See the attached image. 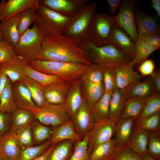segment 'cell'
Here are the masks:
<instances>
[{"instance_id":"obj_38","label":"cell","mask_w":160,"mask_h":160,"mask_svg":"<svg viewBox=\"0 0 160 160\" xmlns=\"http://www.w3.org/2000/svg\"><path fill=\"white\" fill-rule=\"evenodd\" d=\"M135 44V53L134 57L130 62L134 67L139 65L153 52L159 49L144 41Z\"/></svg>"},{"instance_id":"obj_16","label":"cell","mask_w":160,"mask_h":160,"mask_svg":"<svg viewBox=\"0 0 160 160\" xmlns=\"http://www.w3.org/2000/svg\"><path fill=\"white\" fill-rule=\"evenodd\" d=\"M117 89H123L130 84L139 81L142 76L133 69L130 62L113 67Z\"/></svg>"},{"instance_id":"obj_35","label":"cell","mask_w":160,"mask_h":160,"mask_svg":"<svg viewBox=\"0 0 160 160\" xmlns=\"http://www.w3.org/2000/svg\"><path fill=\"white\" fill-rule=\"evenodd\" d=\"M111 95V94L104 92L101 98L91 108L95 121L109 118Z\"/></svg>"},{"instance_id":"obj_58","label":"cell","mask_w":160,"mask_h":160,"mask_svg":"<svg viewBox=\"0 0 160 160\" xmlns=\"http://www.w3.org/2000/svg\"><path fill=\"white\" fill-rule=\"evenodd\" d=\"M143 160H156L151 156L148 153H146L142 156Z\"/></svg>"},{"instance_id":"obj_21","label":"cell","mask_w":160,"mask_h":160,"mask_svg":"<svg viewBox=\"0 0 160 160\" xmlns=\"http://www.w3.org/2000/svg\"><path fill=\"white\" fill-rule=\"evenodd\" d=\"M83 97L81 82L79 79L73 82L63 104L71 120L81 105Z\"/></svg>"},{"instance_id":"obj_44","label":"cell","mask_w":160,"mask_h":160,"mask_svg":"<svg viewBox=\"0 0 160 160\" xmlns=\"http://www.w3.org/2000/svg\"><path fill=\"white\" fill-rule=\"evenodd\" d=\"M159 111L160 95L156 92L148 97L143 109L137 119L145 118Z\"/></svg>"},{"instance_id":"obj_48","label":"cell","mask_w":160,"mask_h":160,"mask_svg":"<svg viewBox=\"0 0 160 160\" xmlns=\"http://www.w3.org/2000/svg\"><path fill=\"white\" fill-rule=\"evenodd\" d=\"M103 82L104 92L112 94L116 89L113 67L104 68Z\"/></svg>"},{"instance_id":"obj_23","label":"cell","mask_w":160,"mask_h":160,"mask_svg":"<svg viewBox=\"0 0 160 160\" xmlns=\"http://www.w3.org/2000/svg\"><path fill=\"white\" fill-rule=\"evenodd\" d=\"M20 15V14L0 23V29L3 41L14 47L20 38L17 27Z\"/></svg>"},{"instance_id":"obj_30","label":"cell","mask_w":160,"mask_h":160,"mask_svg":"<svg viewBox=\"0 0 160 160\" xmlns=\"http://www.w3.org/2000/svg\"><path fill=\"white\" fill-rule=\"evenodd\" d=\"M11 114L12 122L10 130L11 131H15L30 124L35 120L34 114L32 111L17 107Z\"/></svg>"},{"instance_id":"obj_61","label":"cell","mask_w":160,"mask_h":160,"mask_svg":"<svg viewBox=\"0 0 160 160\" xmlns=\"http://www.w3.org/2000/svg\"><path fill=\"white\" fill-rule=\"evenodd\" d=\"M3 156L0 148V159Z\"/></svg>"},{"instance_id":"obj_4","label":"cell","mask_w":160,"mask_h":160,"mask_svg":"<svg viewBox=\"0 0 160 160\" xmlns=\"http://www.w3.org/2000/svg\"><path fill=\"white\" fill-rule=\"evenodd\" d=\"M96 7L94 3L85 4L72 17L63 34L80 45L88 40L89 28Z\"/></svg>"},{"instance_id":"obj_3","label":"cell","mask_w":160,"mask_h":160,"mask_svg":"<svg viewBox=\"0 0 160 160\" xmlns=\"http://www.w3.org/2000/svg\"><path fill=\"white\" fill-rule=\"evenodd\" d=\"M29 64L38 71L56 75L71 81L80 79L90 66L76 63L36 60L30 61Z\"/></svg>"},{"instance_id":"obj_60","label":"cell","mask_w":160,"mask_h":160,"mask_svg":"<svg viewBox=\"0 0 160 160\" xmlns=\"http://www.w3.org/2000/svg\"><path fill=\"white\" fill-rule=\"evenodd\" d=\"M0 160H10L9 159H7V158L4 157V156L2 157L0 159Z\"/></svg>"},{"instance_id":"obj_32","label":"cell","mask_w":160,"mask_h":160,"mask_svg":"<svg viewBox=\"0 0 160 160\" xmlns=\"http://www.w3.org/2000/svg\"><path fill=\"white\" fill-rule=\"evenodd\" d=\"M74 142L66 140L55 144L47 160H69L73 152Z\"/></svg>"},{"instance_id":"obj_33","label":"cell","mask_w":160,"mask_h":160,"mask_svg":"<svg viewBox=\"0 0 160 160\" xmlns=\"http://www.w3.org/2000/svg\"><path fill=\"white\" fill-rule=\"evenodd\" d=\"M17 108L12 88V83L8 78L0 98V111L11 114Z\"/></svg>"},{"instance_id":"obj_49","label":"cell","mask_w":160,"mask_h":160,"mask_svg":"<svg viewBox=\"0 0 160 160\" xmlns=\"http://www.w3.org/2000/svg\"><path fill=\"white\" fill-rule=\"evenodd\" d=\"M16 55L14 47L4 41L0 42V64L9 61Z\"/></svg>"},{"instance_id":"obj_34","label":"cell","mask_w":160,"mask_h":160,"mask_svg":"<svg viewBox=\"0 0 160 160\" xmlns=\"http://www.w3.org/2000/svg\"><path fill=\"white\" fill-rule=\"evenodd\" d=\"M115 138L101 144L91 152L89 160H107L117 148Z\"/></svg>"},{"instance_id":"obj_45","label":"cell","mask_w":160,"mask_h":160,"mask_svg":"<svg viewBox=\"0 0 160 160\" xmlns=\"http://www.w3.org/2000/svg\"><path fill=\"white\" fill-rule=\"evenodd\" d=\"M89 133L84 138L76 142L69 160H89L88 151Z\"/></svg>"},{"instance_id":"obj_55","label":"cell","mask_w":160,"mask_h":160,"mask_svg":"<svg viewBox=\"0 0 160 160\" xmlns=\"http://www.w3.org/2000/svg\"><path fill=\"white\" fill-rule=\"evenodd\" d=\"M8 77L4 73L0 72V98L1 94L6 85Z\"/></svg>"},{"instance_id":"obj_6","label":"cell","mask_w":160,"mask_h":160,"mask_svg":"<svg viewBox=\"0 0 160 160\" xmlns=\"http://www.w3.org/2000/svg\"><path fill=\"white\" fill-rule=\"evenodd\" d=\"M114 17L103 13L95 14L92 20L88 40L96 46L108 43L109 39L116 25Z\"/></svg>"},{"instance_id":"obj_59","label":"cell","mask_w":160,"mask_h":160,"mask_svg":"<svg viewBox=\"0 0 160 160\" xmlns=\"http://www.w3.org/2000/svg\"><path fill=\"white\" fill-rule=\"evenodd\" d=\"M3 41L1 32L0 29V42Z\"/></svg>"},{"instance_id":"obj_25","label":"cell","mask_w":160,"mask_h":160,"mask_svg":"<svg viewBox=\"0 0 160 160\" xmlns=\"http://www.w3.org/2000/svg\"><path fill=\"white\" fill-rule=\"evenodd\" d=\"M124 89L127 98L133 97H148L156 92L151 79L135 82Z\"/></svg>"},{"instance_id":"obj_9","label":"cell","mask_w":160,"mask_h":160,"mask_svg":"<svg viewBox=\"0 0 160 160\" xmlns=\"http://www.w3.org/2000/svg\"><path fill=\"white\" fill-rule=\"evenodd\" d=\"M115 125L116 123L109 118L95 121L89 133V154L97 146L112 139L115 132Z\"/></svg>"},{"instance_id":"obj_5","label":"cell","mask_w":160,"mask_h":160,"mask_svg":"<svg viewBox=\"0 0 160 160\" xmlns=\"http://www.w3.org/2000/svg\"><path fill=\"white\" fill-rule=\"evenodd\" d=\"M42 31L36 23L20 37L14 47L16 55L30 62L35 60L40 52L44 39Z\"/></svg>"},{"instance_id":"obj_28","label":"cell","mask_w":160,"mask_h":160,"mask_svg":"<svg viewBox=\"0 0 160 160\" xmlns=\"http://www.w3.org/2000/svg\"><path fill=\"white\" fill-rule=\"evenodd\" d=\"M149 132L135 126L129 145L131 148L141 156L147 153Z\"/></svg>"},{"instance_id":"obj_40","label":"cell","mask_w":160,"mask_h":160,"mask_svg":"<svg viewBox=\"0 0 160 160\" xmlns=\"http://www.w3.org/2000/svg\"><path fill=\"white\" fill-rule=\"evenodd\" d=\"M37 17L36 10L32 8L27 9L20 14L17 25L20 37L31 24L36 22Z\"/></svg>"},{"instance_id":"obj_13","label":"cell","mask_w":160,"mask_h":160,"mask_svg":"<svg viewBox=\"0 0 160 160\" xmlns=\"http://www.w3.org/2000/svg\"><path fill=\"white\" fill-rule=\"evenodd\" d=\"M89 0H41L39 4L64 15L72 17Z\"/></svg>"},{"instance_id":"obj_46","label":"cell","mask_w":160,"mask_h":160,"mask_svg":"<svg viewBox=\"0 0 160 160\" xmlns=\"http://www.w3.org/2000/svg\"><path fill=\"white\" fill-rule=\"evenodd\" d=\"M160 132H149L147 152L156 160H160Z\"/></svg>"},{"instance_id":"obj_31","label":"cell","mask_w":160,"mask_h":160,"mask_svg":"<svg viewBox=\"0 0 160 160\" xmlns=\"http://www.w3.org/2000/svg\"><path fill=\"white\" fill-rule=\"evenodd\" d=\"M30 125L33 144L40 145L51 139L53 134L51 127L36 119Z\"/></svg>"},{"instance_id":"obj_15","label":"cell","mask_w":160,"mask_h":160,"mask_svg":"<svg viewBox=\"0 0 160 160\" xmlns=\"http://www.w3.org/2000/svg\"><path fill=\"white\" fill-rule=\"evenodd\" d=\"M29 62L16 55L9 61L0 64V72L5 73L12 83L22 81L26 76L24 70Z\"/></svg>"},{"instance_id":"obj_24","label":"cell","mask_w":160,"mask_h":160,"mask_svg":"<svg viewBox=\"0 0 160 160\" xmlns=\"http://www.w3.org/2000/svg\"><path fill=\"white\" fill-rule=\"evenodd\" d=\"M135 120L132 118L120 119L116 123L115 138L117 147L128 143L132 136Z\"/></svg>"},{"instance_id":"obj_51","label":"cell","mask_w":160,"mask_h":160,"mask_svg":"<svg viewBox=\"0 0 160 160\" xmlns=\"http://www.w3.org/2000/svg\"><path fill=\"white\" fill-rule=\"evenodd\" d=\"M155 65L153 60L146 59L139 66L138 69L141 76H145L151 75L154 71Z\"/></svg>"},{"instance_id":"obj_56","label":"cell","mask_w":160,"mask_h":160,"mask_svg":"<svg viewBox=\"0 0 160 160\" xmlns=\"http://www.w3.org/2000/svg\"><path fill=\"white\" fill-rule=\"evenodd\" d=\"M55 144H52L44 152L36 158L34 160H47L49 155Z\"/></svg>"},{"instance_id":"obj_22","label":"cell","mask_w":160,"mask_h":160,"mask_svg":"<svg viewBox=\"0 0 160 160\" xmlns=\"http://www.w3.org/2000/svg\"><path fill=\"white\" fill-rule=\"evenodd\" d=\"M51 127L53 131L50 139L52 144H55L66 140L75 142L81 139L75 129L72 120L58 127Z\"/></svg>"},{"instance_id":"obj_57","label":"cell","mask_w":160,"mask_h":160,"mask_svg":"<svg viewBox=\"0 0 160 160\" xmlns=\"http://www.w3.org/2000/svg\"><path fill=\"white\" fill-rule=\"evenodd\" d=\"M152 7L156 12L157 15L160 17V0H152Z\"/></svg>"},{"instance_id":"obj_53","label":"cell","mask_w":160,"mask_h":160,"mask_svg":"<svg viewBox=\"0 0 160 160\" xmlns=\"http://www.w3.org/2000/svg\"><path fill=\"white\" fill-rule=\"evenodd\" d=\"M151 80L157 92H160V71L158 69L154 71L151 75Z\"/></svg>"},{"instance_id":"obj_17","label":"cell","mask_w":160,"mask_h":160,"mask_svg":"<svg viewBox=\"0 0 160 160\" xmlns=\"http://www.w3.org/2000/svg\"><path fill=\"white\" fill-rule=\"evenodd\" d=\"M36 11L45 22L62 33L72 17L64 15L40 4Z\"/></svg>"},{"instance_id":"obj_52","label":"cell","mask_w":160,"mask_h":160,"mask_svg":"<svg viewBox=\"0 0 160 160\" xmlns=\"http://www.w3.org/2000/svg\"><path fill=\"white\" fill-rule=\"evenodd\" d=\"M143 40L159 49L160 47V32L151 34L146 37Z\"/></svg>"},{"instance_id":"obj_41","label":"cell","mask_w":160,"mask_h":160,"mask_svg":"<svg viewBox=\"0 0 160 160\" xmlns=\"http://www.w3.org/2000/svg\"><path fill=\"white\" fill-rule=\"evenodd\" d=\"M51 144L49 140L37 146L22 149L18 160H34L44 152Z\"/></svg>"},{"instance_id":"obj_47","label":"cell","mask_w":160,"mask_h":160,"mask_svg":"<svg viewBox=\"0 0 160 160\" xmlns=\"http://www.w3.org/2000/svg\"><path fill=\"white\" fill-rule=\"evenodd\" d=\"M15 132L17 137L18 144L21 149L33 146L30 124L19 128Z\"/></svg>"},{"instance_id":"obj_43","label":"cell","mask_w":160,"mask_h":160,"mask_svg":"<svg viewBox=\"0 0 160 160\" xmlns=\"http://www.w3.org/2000/svg\"><path fill=\"white\" fill-rule=\"evenodd\" d=\"M107 160H143L142 157L133 151L129 143L117 147Z\"/></svg>"},{"instance_id":"obj_12","label":"cell","mask_w":160,"mask_h":160,"mask_svg":"<svg viewBox=\"0 0 160 160\" xmlns=\"http://www.w3.org/2000/svg\"><path fill=\"white\" fill-rule=\"evenodd\" d=\"M39 0H3L0 4V20L4 21L20 14L24 10L32 8L37 9Z\"/></svg>"},{"instance_id":"obj_39","label":"cell","mask_w":160,"mask_h":160,"mask_svg":"<svg viewBox=\"0 0 160 160\" xmlns=\"http://www.w3.org/2000/svg\"><path fill=\"white\" fill-rule=\"evenodd\" d=\"M135 126L149 132H160V111L145 118L137 120L135 121Z\"/></svg>"},{"instance_id":"obj_26","label":"cell","mask_w":160,"mask_h":160,"mask_svg":"<svg viewBox=\"0 0 160 160\" xmlns=\"http://www.w3.org/2000/svg\"><path fill=\"white\" fill-rule=\"evenodd\" d=\"M127 99L124 89H116L111 94L109 118L116 123L121 118Z\"/></svg>"},{"instance_id":"obj_37","label":"cell","mask_w":160,"mask_h":160,"mask_svg":"<svg viewBox=\"0 0 160 160\" xmlns=\"http://www.w3.org/2000/svg\"><path fill=\"white\" fill-rule=\"evenodd\" d=\"M24 72L27 77L35 80L43 87L58 81L65 80L60 76L36 71L31 67L29 64L25 67Z\"/></svg>"},{"instance_id":"obj_7","label":"cell","mask_w":160,"mask_h":160,"mask_svg":"<svg viewBox=\"0 0 160 160\" xmlns=\"http://www.w3.org/2000/svg\"><path fill=\"white\" fill-rule=\"evenodd\" d=\"M138 1L124 0L114 18L116 24L128 35L135 43L137 32L135 15V8Z\"/></svg>"},{"instance_id":"obj_36","label":"cell","mask_w":160,"mask_h":160,"mask_svg":"<svg viewBox=\"0 0 160 160\" xmlns=\"http://www.w3.org/2000/svg\"><path fill=\"white\" fill-rule=\"evenodd\" d=\"M22 81L29 89L37 108L42 107L48 103L45 97L43 86L26 76Z\"/></svg>"},{"instance_id":"obj_8","label":"cell","mask_w":160,"mask_h":160,"mask_svg":"<svg viewBox=\"0 0 160 160\" xmlns=\"http://www.w3.org/2000/svg\"><path fill=\"white\" fill-rule=\"evenodd\" d=\"M35 119L46 125L55 127L71 119L63 104L47 103L33 113Z\"/></svg>"},{"instance_id":"obj_50","label":"cell","mask_w":160,"mask_h":160,"mask_svg":"<svg viewBox=\"0 0 160 160\" xmlns=\"http://www.w3.org/2000/svg\"><path fill=\"white\" fill-rule=\"evenodd\" d=\"M11 122V114L0 111V137L10 130Z\"/></svg>"},{"instance_id":"obj_18","label":"cell","mask_w":160,"mask_h":160,"mask_svg":"<svg viewBox=\"0 0 160 160\" xmlns=\"http://www.w3.org/2000/svg\"><path fill=\"white\" fill-rule=\"evenodd\" d=\"M108 43L113 44L122 49L131 61L134 57L135 53V43L116 24L110 36Z\"/></svg>"},{"instance_id":"obj_42","label":"cell","mask_w":160,"mask_h":160,"mask_svg":"<svg viewBox=\"0 0 160 160\" xmlns=\"http://www.w3.org/2000/svg\"><path fill=\"white\" fill-rule=\"evenodd\" d=\"M104 68L95 64L90 65L81 75L82 83L103 82Z\"/></svg>"},{"instance_id":"obj_10","label":"cell","mask_w":160,"mask_h":160,"mask_svg":"<svg viewBox=\"0 0 160 160\" xmlns=\"http://www.w3.org/2000/svg\"><path fill=\"white\" fill-rule=\"evenodd\" d=\"M72 120L81 139L89 133L95 123L91 108L83 96L81 105Z\"/></svg>"},{"instance_id":"obj_19","label":"cell","mask_w":160,"mask_h":160,"mask_svg":"<svg viewBox=\"0 0 160 160\" xmlns=\"http://www.w3.org/2000/svg\"><path fill=\"white\" fill-rule=\"evenodd\" d=\"M12 88L17 107L34 112L38 108L30 91L22 81L12 83Z\"/></svg>"},{"instance_id":"obj_11","label":"cell","mask_w":160,"mask_h":160,"mask_svg":"<svg viewBox=\"0 0 160 160\" xmlns=\"http://www.w3.org/2000/svg\"><path fill=\"white\" fill-rule=\"evenodd\" d=\"M135 15L137 32V43L148 36L160 32V24L156 16L147 15L135 8Z\"/></svg>"},{"instance_id":"obj_27","label":"cell","mask_w":160,"mask_h":160,"mask_svg":"<svg viewBox=\"0 0 160 160\" xmlns=\"http://www.w3.org/2000/svg\"><path fill=\"white\" fill-rule=\"evenodd\" d=\"M148 97H133L127 98L120 119L132 118L135 121L137 120L143 109Z\"/></svg>"},{"instance_id":"obj_14","label":"cell","mask_w":160,"mask_h":160,"mask_svg":"<svg viewBox=\"0 0 160 160\" xmlns=\"http://www.w3.org/2000/svg\"><path fill=\"white\" fill-rule=\"evenodd\" d=\"M73 81L62 80L44 87L47 102L53 104H63Z\"/></svg>"},{"instance_id":"obj_54","label":"cell","mask_w":160,"mask_h":160,"mask_svg":"<svg viewBox=\"0 0 160 160\" xmlns=\"http://www.w3.org/2000/svg\"><path fill=\"white\" fill-rule=\"evenodd\" d=\"M108 5L109 8L110 14L114 15L117 9L119 8L121 4L120 0H106Z\"/></svg>"},{"instance_id":"obj_20","label":"cell","mask_w":160,"mask_h":160,"mask_svg":"<svg viewBox=\"0 0 160 160\" xmlns=\"http://www.w3.org/2000/svg\"><path fill=\"white\" fill-rule=\"evenodd\" d=\"M0 148L4 157L10 160H18L21 149L15 131L10 130L0 137Z\"/></svg>"},{"instance_id":"obj_1","label":"cell","mask_w":160,"mask_h":160,"mask_svg":"<svg viewBox=\"0 0 160 160\" xmlns=\"http://www.w3.org/2000/svg\"><path fill=\"white\" fill-rule=\"evenodd\" d=\"M35 60L76 63L88 65L93 64L80 45L63 33L44 37L41 50Z\"/></svg>"},{"instance_id":"obj_2","label":"cell","mask_w":160,"mask_h":160,"mask_svg":"<svg viewBox=\"0 0 160 160\" xmlns=\"http://www.w3.org/2000/svg\"><path fill=\"white\" fill-rule=\"evenodd\" d=\"M80 45L92 63L104 68L126 64L131 61L122 49L111 43L98 47L88 40Z\"/></svg>"},{"instance_id":"obj_29","label":"cell","mask_w":160,"mask_h":160,"mask_svg":"<svg viewBox=\"0 0 160 160\" xmlns=\"http://www.w3.org/2000/svg\"><path fill=\"white\" fill-rule=\"evenodd\" d=\"M81 85L83 96L91 108L101 98L104 93L103 82H81Z\"/></svg>"}]
</instances>
